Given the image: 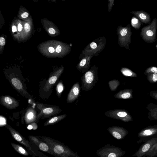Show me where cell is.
I'll list each match as a JSON object with an SVG mask.
<instances>
[{
    "label": "cell",
    "mask_w": 157,
    "mask_h": 157,
    "mask_svg": "<svg viewBox=\"0 0 157 157\" xmlns=\"http://www.w3.org/2000/svg\"><path fill=\"white\" fill-rule=\"evenodd\" d=\"M27 128L29 130H31V129H33V126L31 124H29L28 126L27 127Z\"/></svg>",
    "instance_id": "cell-39"
},
{
    "label": "cell",
    "mask_w": 157,
    "mask_h": 157,
    "mask_svg": "<svg viewBox=\"0 0 157 157\" xmlns=\"http://www.w3.org/2000/svg\"><path fill=\"white\" fill-rule=\"evenodd\" d=\"M125 152L120 147L107 144L98 149L96 154L99 157H121Z\"/></svg>",
    "instance_id": "cell-5"
},
{
    "label": "cell",
    "mask_w": 157,
    "mask_h": 157,
    "mask_svg": "<svg viewBox=\"0 0 157 157\" xmlns=\"http://www.w3.org/2000/svg\"><path fill=\"white\" fill-rule=\"evenodd\" d=\"M157 142V137H154L146 141L133 155V157H142L151 146Z\"/></svg>",
    "instance_id": "cell-8"
},
{
    "label": "cell",
    "mask_w": 157,
    "mask_h": 157,
    "mask_svg": "<svg viewBox=\"0 0 157 157\" xmlns=\"http://www.w3.org/2000/svg\"><path fill=\"white\" fill-rule=\"evenodd\" d=\"M6 127L10 131L12 137L14 139L25 145L33 154L36 155L32 147L30 146L29 141L22 135L9 125L7 124Z\"/></svg>",
    "instance_id": "cell-7"
},
{
    "label": "cell",
    "mask_w": 157,
    "mask_h": 157,
    "mask_svg": "<svg viewBox=\"0 0 157 157\" xmlns=\"http://www.w3.org/2000/svg\"><path fill=\"white\" fill-rule=\"evenodd\" d=\"M117 115L121 117H124L127 115V113L124 112H121L118 113Z\"/></svg>",
    "instance_id": "cell-28"
},
{
    "label": "cell",
    "mask_w": 157,
    "mask_h": 157,
    "mask_svg": "<svg viewBox=\"0 0 157 157\" xmlns=\"http://www.w3.org/2000/svg\"><path fill=\"white\" fill-rule=\"evenodd\" d=\"M66 114L55 116L48 120L44 123V126L54 124L62 120L66 117Z\"/></svg>",
    "instance_id": "cell-18"
},
{
    "label": "cell",
    "mask_w": 157,
    "mask_h": 157,
    "mask_svg": "<svg viewBox=\"0 0 157 157\" xmlns=\"http://www.w3.org/2000/svg\"><path fill=\"white\" fill-rule=\"evenodd\" d=\"M5 39L3 37H0V45L2 46L5 45Z\"/></svg>",
    "instance_id": "cell-29"
},
{
    "label": "cell",
    "mask_w": 157,
    "mask_h": 157,
    "mask_svg": "<svg viewBox=\"0 0 157 157\" xmlns=\"http://www.w3.org/2000/svg\"><path fill=\"white\" fill-rule=\"evenodd\" d=\"M157 45L156 44V48H157Z\"/></svg>",
    "instance_id": "cell-40"
},
{
    "label": "cell",
    "mask_w": 157,
    "mask_h": 157,
    "mask_svg": "<svg viewBox=\"0 0 157 157\" xmlns=\"http://www.w3.org/2000/svg\"><path fill=\"white\" fill-rule=\"evenodd\" d=\"M87 60L85 59H82L79 63V65L80 67H82L85 65L86 63Z\"/></svg>",
    "instance_id": "cell-26"
},
{
    "label": "cell",
    "mask_w": 157,
    "mask_h": 157,
    "mask_svg": "<svg viewBox=\"0 0 157 157\" xmlns=\"http://www.w3.org/2000/svg\"><path fill=\"white\" fill-rule=\"evenodd\" d=\"M64 89V87L62 81H59L56 87V91L57 96L60 98Z\"/></svg>",
    "instance_id": "cell-22"
},
{
    "label": "cell",
    "mask_w": 157,
    "mask_h": 157,
    "mask_svg": "<svg viewBox=\"0 0 157 157\" xmlns=\"http://www.w3.org/2000/svg\"><path fill=\"white\" fill-rule=\"evenodd\" d=\"M157 19L155 17L148 25L143 27L140 35L146 42L152 43L155 42L156 37Z\"/></svg>",
    "instance_id": "cell-3"
},
{
    "label": "cell",
    "mask_w": 157,
    "mask_h": 157,
    "mask_svg": "<svg viewBox=\"0 0 157 157\" xmlns=\"http://www.w3.org/2000/svg\"><path fill=\"white\" fill-rule=\"evenodd\" d=\"M37 107L40 112L37 116L35 122H37L40 118H46L59 113L62 111L59 108L46 106L41 103L37 104Z\"/></svg>",
    "instance_id": "cell-6"
},
{
    "label": "cell",
    "mask_w": 157,
    "mask_h": 157,
    "mask_svg": "<svg viewBox=\"0 0 157 157\" xmlns=\"http://www.w3.org/2000/svg\"><path fill=\"white\" fill-rule=\"evenodd\" d=\"M131 24L135 29L139 30L141 25V22L135 16H133L131 20Z\"/></svg>",
    "instance_id": "cell-21"
},
{
    "label": "cell",
    "mask_w": 157,
    "mask_h": 157,
    "mask_svg": "<svg viewBox=\"0 0 157 157\" xmlns=\"http://www.w3.org/2000/svg\"><path fill=\"white\" fill-rule=\"evenodd\" d=\"M37 118L35 110L31 108H29L26 111L25 116V120L27 124L35 122Z\"/></svg>",
    "instance_id": "cell-16"
},
{
    "label": "cell",
    "mask_w": 157,
    "mask_h": 157,
    "mask_svg": "<svg viewBox=\"0 0 157 157\" xmlns=\"http://www.w3.org/2000/svg\"><path fill=\"white\" fill-rule=\"evenodd\" d=\"M62 71V70H58L49 76L43 88L45 91H49L52 87L60 77Z\"/></svg>",
    "instance_id": "cell-11"
},
{
    "label": "cell",
    "mask_w": 157,
    "mask_h": 157,
    "mask_svg": "<svg viewBox=\"0 0 157 157\" xmlns=\"http://www.w3.org/2000/svg\"><path fill=\"white\" fill-rule=\"evenodd\" d=\"M108 131L113 137L118 140L123 139L128 133V131L119 128H111Z\"/></svg>",
    "instance_id": "cell-15"
},
{
    "label": "cell",
    "mask_w": 157,
    "mask_h": 157,
    "mask_svg": "<svg viewBox=\"0 0 157 157\" xmlns=\"http://www.w3.org/2000/svg\"><path fill=\"white\" fill-rule=\"evenodd\" d=\"M93 72L90 71L86 72L82 77V88L83 90H87L91 87L94 81V75Z\"/></svg>",
    "instance_id": "cell-10"
},
{
    "label": "cell",
    "mask_w": 157,
    "mask_h": 157,
    "mask_svg": "<svg viewBox=\"0 0 157 157\" xmlns=\"http://www.w3.org/2000/svg\"><path fill=\"white\" fill-rule=\"evenodd\" d=\"M48 50L50 52V53H53L55 51V50L52 47H50L48 48Z\"/></svg>",
    "instance_id": "cell-37"
},
{
    "label": "cell",
    "mask_w": 157,
    "mask_h": 157,
    "mask_svg": "<svg viewBox=\"0 0 157 157\" xmlns=\"http://www.w3.org/2000/svg\"><path fill=\"white\" fill-rule=\"evenodd\" d=\"M24 29L26 32H28L30 29V27L29 24L27 23H25L24 25Z\"/></svg>",
    "instance_id": "cell-27"
},
{
    "label": "cell",
    "mask_w": 157,
    "mask_h": 157,
    "mask_svg": "<svg viewBox=\"0 0 157 157\" xmlns=\"http://www.w3.org/2000/svg\"><path fill=\"white\" fill-rule=\"evenodd\" d=\"M6 77L12 86L21 95L28 98H32L26 90L22 76L10 74Z\"/></svg>",
    "instance_id": "cell-4"
},
{
    "label": "cell",
    "mask_w": 157,
    "mask_h": 157,
    "mask_svg": "<svg viewBox=\"0 0 157 157\" xmlns=\"http://www.w3.org/2000/svg\"><path fill=\"white\" fill-rule=\"evenodd\" d=\"M29 16V13L27 12H24L21 15V17L23 18H26Z\"/></svg>",
    "instance_id": "cell-32"
},
{
    "label": "cell",
    "mask_w": 157,
    "mask_h": 157,
    "mask_svg": "<svg viewBox=\"0 0 157 157\" xmlns=\"http://www.w3.org/2000/svg\"><path fill=\"white\" fill-rule=\"evenodd\" d=\"M150 71H151L154 73H157V68L155 67H152L150 68Z\"/></svg>",
    "instance_id": "cell-30"
},
{
    "label": "cell",
    "mask_w": 157,
    "mask_h": 157,
    "mask_svg": "<svg viewBox=\"0 0 157 157\" xmlns=\"http://www.w3.org/2000/svg\"><path fill=\"white\" fill-rule=\"evenodd\" d=\"M22 28L23 27L22 25L20 23H19L18 26V31L19 32L21 31L22 30Z\"/></svg>",
    "instance_id": "cell-36"
},
{
    "label": "cell",
    "mask_w": 157,
    "mask_h": 157,
    "mask_svg": "<svg viewBox=\"0 0 157 157\" xmlns=\"http://www.w3.org/2000/svg\"><path fill=\"white\" fill-rule=\"evenodd\" d=\"M157 156V142L154 144L142 157H155Z\"/></svg>",
    "instance_id": "cell-19"
},
{
    "label": "cell",
    "mask_w": 157,
    "mask_h": 157,
    "mask_svg": "<svg viewBox=\"0 0 157 157\" xmlns=\"http://www.w3.org/2000/svg\"><path fill=\"white\" fill-rule=\"evenodd\" d=\"M29 139L33 143L36 145L41 150L46 152L52 155L53 153L48 145L42 140H40L36 137L33 136H29Z\"/></svg>",
    "instance_id": "cell-13"
},
{
    "label": "cell",
    "mask_w": 157,
    "mask_h": 157,
    "mask_svg": "<svg viewBox=\"0 0 157 157\" xmlns=\"http://www.w3.org/2000/svg\"><path fill=\"white\" fill-rule=\"evenodd\" d=\"M157 133V130L155 128H149L143 130L140 132L138 137L141 139L151 137Z\"/></svg>",
    "instance_id": "cell-17"
},
{
    "label": "cell",
    "mask_w": 157,
    "mask_h": 157,
    "mask_svg": "<svg viewBox=\"0 0 157 157\" xmlns=\"http://www.w3.org/2000/svg\"><path fill=\"white\" fill-rule=\"evenodd\" d=\"M114 0H108V9L109 12H110L112 10L113 6L114 5Z\"/></svg>",
    "instance_id": "cell-24"
},
{
    "label": "cell",
    "mask_w": 157,
    "mask_h": 157,
    "mask_svg": "<svg viewBox=\"0 0 157 157\" xmlns=\"http://www.w3.org/2000/svg\"><path fill=\"white\" fill-rule=\"evenodd\" d=\"M0 103L2 105L9 109H15L19 105L17 100L8 95L1 96Z\"/></svg>",
    "instance_id": "cell-9"
},
{
    "label": "cell",
    "mask_w": 157,
    "mask_h": 157,
    "mask_svg": "<svg viewBox=\"0 0 157 157\" xmlns=\"http://www.w3.org/2000/svg\"><path fill=\"white\" fill-rule=\"evenodd\" d=\"M130 95L131 94L129 93L126 92L122 94L121 95V97L124 99H127L129 98Z\"/></svg>",
    "instance_id": "cell-25"
},
{
    "label": "cell",
    "mask_w": 157,
    "mask_h": 157,
    "mask_svg": "<svg viewBox=\"0 0 157 157\" xmlns=\"http://www.w3.org/2000/svg\"><path fill=\"white\" fill-rule=\"evenodd\" d=\"M31 124L33 126V130H35L37 128V125L36 123L35 122H33L32 123H31Z\"/></svg>",
    "instance_id": "cell-34"
},
{
    "label": "cell",
    "mask_w": 157,
    "mask_h": 157,
    "mask_svg": "<svg viewBox=\"0 0 157 157\" xmlns=\"http://www.w3.org/2000/svg\"><path fill=\"white\" fill-rule=\"evenodd\" d=\"M61 51V47L60 45H58L56 49V51L57 53L60 52Z\"/></svg>",
    "instance_id": "cell-35"
},
{
    "label": "cell",
    "mask_w": 157,
    "mask_h": 157,
    "mask_svg": "<svg viewBox=\"0 0 157 157\" xmlns=\"http://www.w3.org/2000/svg\"><path fill=\"white\" fill-rule=\"evenodd\" d=\"M80 88L79 83L77 82L72 86L67 96V101L71 103L78 98L80 93Z\"/></svg>",
    "instance_id": "cell-12"
},
{
    "label": "cell",
    "mask_w": 157,
    "mask_h": 157,
    "mask_svg": "<svg viewBox=\"0 0 157 157\" xmlns=\"http://www.w3.org/2000/svg\"><path fill=\"white\" fill-rule=\"evenodd\" d=\"M11 144L15 150L17 152L24 155H28V153L27 151L21 146L12 143H11Z\"/></svg>",
    "instance_id": "cell-20"
},
{
    "label": "cell",
    "mask_w": 157,
    "mask_h": 157,
    "mask_svg": "<svg viewBox=\"0 0 157 157\" xmlns=\"http://www.w3.org/2000/svg\"><path fill=\"white\" fill-rule=\"evenodd\" d=\"M17 31V28L15 25H13L12 27V31L14 33Z\"/></svg>",
    "instance_id": "cell-38"
},
{
    "label": "cell",
    "mask_w": 157,
    "mask_h": 157,
    "mask_svg": "<svg viewBox=\"0 0 157 157\" xmlns=\"http://www.w3.org/2000/svg\"><path fill=\"white\" fill-rule=\"evenodd\" d=\"M49 32L51 34H54L55 33L56 31L53 28H51L48 29Z\"/></svg>",
    "instance_id": "cell-31"
},
{
    "label": "cell",
    "mask_w": 157,
    "mask_h": 157,
    "mask_svg": "<svg viewBox=\"0 0 157 157\" xmlns=\"http://www.w3.org/2000/svg\"><path fill=\"white\" fill-rule=\"evenodd\" d=\"M51 149L53 155L56 157H80L67 146L61 142L51 138L45 136H39Z\"/></svg>",
    "instance_id": "cell-1"
},
{
    "label": "cell",
    "mask_w": 157,
    "mask_h": 157,
    "mask_svg": "<svg viewBox=\"0 0 157 157\" xmlns=\"http://www.w3.org/2000/svg\"><path fill=\"white\" fill-rule=\"evenodd\" d=\"M122 73L124 75L127 76H130L132 75V73L129 70L124 68L121 69Z\"/></svg>",
    "instance_id": "cell-23"
},
{
    "label": "cell",
    "mask_w": 157,
    "mask_h": 157,
    "mask_svg": "<svg viewBox=\"0 0 157 157\" xmlns=\"http://www.w3.org/2000/svg\"><path fill=\"white\" fill-rule=\"evenodd\" d=\"M137 17L141 22L146 24L151 23L150 15L143 10H134L130 12Z\"/></svg>",
    "instance_id": "cell-14"
},
{
    "label": "cell",
    "mask_w": 157,
    "mask_h": 157,
    "mask_svg": "<svg viewBox=\"0 0 157 157\" xmlns=\"http://www.w3.org/2000/svg\"><path fill=\"white\" fill-rule=\"evenodd\" d=\"M118 43L120 47H124L130 50L129 45L131 43L132 34L130 25L128 24L126 26L119 25L117 28Z\"/></svg>",
    "instance_id": "cell-2"
},
{
    "label": "cell",
    "mask_w": 157,
    "mask_h": 157,
    "mask_svg": "<svg viewBox=\"0 0 157 157\" xmlns=\"http://www.w3.org/2000/svg\"><path fill=\"white\" fill-rule=\"evenodd\" d=\"M152 80L153 82H156L157 80V74L154 73L153 75Z\"/></svg>",
    "instance_id": "cell-33"
}]
</instances>
